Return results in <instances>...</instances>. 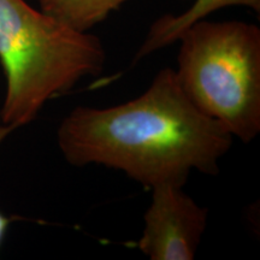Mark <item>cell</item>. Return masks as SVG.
Listing matches in <instances>:
<instances>
[{
    "label": "cell",
    "mask_w": 260,
    "mask_h": 260,
    "mask_svg": "<svg viewBox=\"0 0 260 260\" xmlns=\"http://www.w3.org/2000/svg\"><path fill=\"white\" fill-rule=\"evenodd\" d=\"M17 130L15 126L5 124L4 122L0 118V145L5 141V139L8 138L9 135H11L12 133ZM14 222V218H11L10 216H6L3 212H0V247H2L3 242H4V239L6 236V233H8L10 224Z\"/></svg>",
    "instance_id": "obj_7"
},
{
    "label": "cell",
    "mask_w": 260,
    "mask_h": 260,
    "mask_svg": "<svg viewBox=\"0 0 260 260\" xmlns=\"http://www.w3.org/2000/svg\"><path fill=\"white\" fill-rule=\"evenodd\" d=\"M233 139L188 100L171 68L159 71L136 99L105 109L75 107L57 130L69 164L123 171L148 189L184 187L191 171L217 175Z\"/></svg>",
    "instance_id": "obj_1"
},
{
    "label": "cell",
    "mask_w": 260,
    "mask_h": 260,
    "mask_svg": "<svg viewBox=\"0 0 260 260\" xmlns=\"http://www.w3.org/2000/svg\"><path fill=\"white\" fill-rule=\"evenodd\" d=\"M151 190L138 249L151 260L194 259L206 230L209 210L195 203L183 187L160 184Z\"/></svg>",
    "instance_id": "obj_4"
},
{
    "label": "cell",
    "mask_w": 260,
    "mask_h": 260,
    "mask_svg": "<svg viewBox=\"0 0 260 260\" xmlns=\"http://www.w3.org/2000/svg\"><path fill=\"white\" fill-rule=\"evenodd\" d=\"M230 6H243L260 14V0H195L180 15L165 14L155 19L148 29L144 42L136 52L134 63L151 56L155 51L177 42L180 35L191 24L206 19L213 12Z\"/></svg>",
    "instance_id": "obj_5"
},
{
    "label": "cell",
    "mask_w": 260,
    "mask_h": 260,
    "mask_svg": "<svg viewBox=\"0 0 260 260\" xmlns=\"http://www.w3.org/2000/svg\"><path fill=\"white\" fill-rule=\"evenodd\" d=\"M106 63L103 41L34 9L25 0H0V65L5 95L0 118L16 129L35 121L42 107Z\"/></svg>",
    "instance_id": "obj_2"
},
{
    "label": "cell",
    "mask_w": 260,
    "mask_h": 260,
    "mask_svg": "<svg viewBox=\"0 0 260 260\" xmlns=\"http://www.w3.org/2000/svg\"><path fill=\"white\" fill-rule=\"evenodd\" d=\"M178 86L201 113L249 144L260 133V28L201 19L178 38Z\"/></svg>",
    "instance_id": "obj_3"
},
{
    "label": "cell",
    "mask_w": 260,
    "mask_h": 260,
    "mask_svg": "<svg viewBox=\"0 0 260 260\" xmlns=\"http://www.w3.org/2000/svg\"><path fill=\"white\" fill-rule=\"evenodd\" d=\"M39 9L80 31H89L128 0H35Z\"/></svg>",
    "instance_id": "obj_6"
}]
</instances>
